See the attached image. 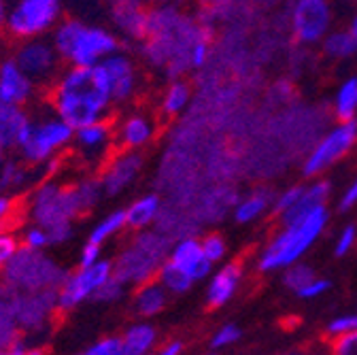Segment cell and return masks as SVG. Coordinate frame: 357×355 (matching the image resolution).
<instances>
[{
    "label": "cell",
    "mask_w": 357,
    "mask_h": 355,
    "mask_svg": "<svg viewBox=\"0 0 357 355\" xmlns=\"http://www.w3.org/2000/svg\"><path fill=\"white\" fill-rule=\"evenodd\" d=\"M170 266H174L176 271H181L183 275H188L194 283H200L204 279L211 277V273L215 271V266L204 257L202 253V245H200V236L188 234L176 239L170 247L168 259Z\"/></svg>",
    "instance_id": "obj_19"
},
{
    "label": "cell",
    "mask_w": 357,
    "mask_h": 355,
    "mask_svg": "<svg viewBox=\"0 0 357 355\" xmlns=\"http://www.w3.org/2000/svg\"><path fill=\"white\" fill-rule=\"evenodd\" d=\"M204 355H217V353H215V351H211V353H204Z\"/></svg>",
    "instance_id": "obj_58"
},
{
    "label": "cell",
    "mask_w": 357,
    "mask_h": 355,
    "mask_svg": "<svg viewBox=\"0 0 357 355\" xmlns=\"http://www.w3.org/2000/svg\"><path fill=\"white\" fill-rule=\"evenodd\" d=\"M50 38L64 66H98L123 47V40L113 28L73 15H64Z\"/></svg>",
    "instance_id": "obj_3"
},
{
    "label": "cell",
    "mask_w": 357,
    "mask_h": 355,
    "mask_svg": "<svg viewBox=\"0 0 357 355\" xmlns=\"http://www.w3.org/2000/svg\"><path fill=\"white\" fill-rule=\"evenodd\" d=\"M170 236L158 230L134 232L132 241L113 259V275L130 289L158 279L170 253Z\"/></svg>",
    "instance_id": "obj_6"
},
{
    "label": "cell",
    "mask_w": 357,
    "mask_h": 355,
    "mask_svg": "<svg viewBox=\"0 0 357 355\" xmlns=\"http://www.w3.org/2000/svg\"><path fill=\"white\" fill-rule=\"evenodd\" d=\"M11 56L15 62L24 68V73L45 92L56 81V77L62 73L64 62L54 47L50 36L40 38H28L17 43H7Z\"/></svg>",
    "instance_id": "obj_11"
},
{
    "label": "cell",
    "mask_w": 357,
    "mask_h": 355,
    "mask_svg": "<svg viewBox=\"0 0 357 355\" xmlns=\"http://www.w3.org/2000/svg\"><path fill=\"white\" fill-rule=\"evenodd\" d=\"M190 100H192V85L181 77L170 79L162 90L158 111L164 119H172V117H178L188 109Z\"/></svg>",
    "instance_id": "obj_29"
},
{
    "label": "cell",
    "mask_w": 357,
    "mask_h": 355,
    "mask_svg": "<svg viewBox=\"0 0 357 355\" xmlns=\"http://www.w3.org/2000/svg\"><path fill=\"white\" fill-rule=\"evenodd\" d=\"M73 137L75 128L43 100L32 109L30 121L13 153L40 172L50 162L68 156Z\"/></svg>",
    "instance_id": "obj_4"
},
{
    "label": "cell",
    "mask_w": 357,
    "mask_h": 355,
    "mask_svg": "<svg viewBox=\"0 0 357 355\" xmlns=\"http://www.w3.org/2000/svg\"><path fill=\"white\" fill-rule=\"evenodd\" d=\"M208 52H211V47H208V40L206 38H196L194 43H192V47H190V54H188V64L192 66V68H200V66H204L206 64V60H208Z\"/></svg>",
    "instance_id": "obj_48"
},
{
    "label": "cell",
    "mask_w": 357,
    "mask_h": 355,
    "mask_svg": "<svg viewBox=\"0 0 357 355\" xmlns=\"http://www.w3.org/2000/svg\"><path fill=\"white\" fill-rule=\"evenodd\" d=\"M357 245V226L355 224H347L340 228L336 241H334V255L336 257H344L349 255Z\"/></svg>",
    "instance_id": "obj_45"
},
{
    "label": "cell",
    "mask_w": 357,
    "mask_h": 355,
    "mask_svg": "<svg viewBox=\"0 0 357 355\" xmlns=\"http://www.w3.org/2000/svg\"><path fill=\"white\" fill-rule=\"evenodd\" d=\"M321 50L332 60H349L357 56V36L347 30H330L321 40Z\"/></svg>",
    "instance_id": "obj_32"
},
{
    "label": "cell",
    "mask_w": 357,
    "mask_h": 355,
    "mask_svg": "<svg viewBox=\"0 0 357 355\" xmlns=\"http://www.w3.org/2000/svg\"><path fill=\"white\" fill-rule=\"evenodd\" d=\"M200 245H202L204 257L213 266H219V264L226 262V257H228V241H226V236H223V234L208 232V234L200 236Z\"/></svg>",
    "instance_id": "obj_38"
},
{
    "label": "cell",
    "mask_w": 357,
    "mask_h": 355,
    "mask_svg": "<svg viewBox=\"0 0 357 355\" xmlns=\"http://www.w3.org/2000/svg\"><path fill=\"white\" fill-rule=\"evenodd\" d=\"M45 105L54 109L75 130L87 123L113 119L115 105L102 64L64 66L45 90Z\"/></svg>",
    "instance_id": "obj_1"
},
{
    "label": "cell",
    "mask_w": 357,
    "mask_h": 355,
    "mask_svg": "<svg viewBox=\"0 0 357 355\" xmlns=\"http://www.w3.org/2000/svg\"><path fill=\"white\" fill-rule=\"evenodd\" d=\"M113 126H115L117 149H132V151H145L158 139L160 132L158 115L141 107L113 115Z\"/></svg>",
    "instance_id": "obj_17"
},
{
    "label": "cell",
    "mask_w": 357,
    "mask_h": 355,
    "mask_svg": "<svg viewBox=\"0 0 357 355\" xmlns=\"http://www.w3.org/2000/svg\"><path fill=\"white\" fill-rule=\"evenodd\" d=\"M38 181L40 172L15 153H9L3 168H0V192L3 194L24 198Z\"/></svg>",
    "instance_id": "obj_22"
},
{
    "label": "cell",
    "mask_w": 357,
    "mask_h": 355,
    "mask_svg": "<svg viewBox=\"0 0 357 355\" xmlns=\"http://www.w3.org/2000/svg\"><path fill=\"white\" fill-rule=\"evenodd\" d=\"M32 109H24L0 98V147L13 153L30 121Z\"/></svg>",
    "instance_id": "obj_24"
},
{
    "label": "cell",
    "mask_w": 357,
    "mask_h": 355,
    "mask_svg": "<svg viewBox=\"0 0 357 355\" xmlns=\"http://www.w3.org/2000/svg\"><path fill=\"white\" fill-rule=\"evenodd\" d=\"M273 202H275V192H271L268 188H255L253 192L241 196L234 202L232 217L238 226L257 224L268 213H273Z\"/></svg>",
    "instance_id": "obj_25"
},
{
    "label": "cell",
    "mask_w": 357,
    "mask_h": 355,
    "mask_svg": "<svg viewBox=\"0 0 357 355\" xmlns=\"http://www.w3.org/2000/svg\"><path fill=\"white\" fill-rule=\"evenodd\" d=\"M328 224H330V206L321 204L306 213L304 217L291 221V224L279 226V230L268 239V243L257 253L255 259L257 271L264 275L281 273L287 266L302 262V257L324 236Z\"/></svg>",
    "instance_id": "obj_2"
},
{
    "label": "cell",
    "mask_w": 357,
    "mask_h": 355,
    "mask_svg": "<svg viewBox=\"0 0 357 355\" xmlns=\"http://www.w3.org/2000/svg\"><path fill=\"white\" fill-rule=\"evenodd\" d=\"M0 98L24 109H34L45 98V92L15 62L9 45L5 52H0Z\"/></svg>",
    "instance_id": "obj_18"
},
{
    "label": "cell",
    "mask_w": 357,
    "mask_h": 355,
    "mask_svg": "<svg viewBox=\"0 0 357 355\" xmlns=\"http://www.w3.org/2000/svg\"><path fill=\"white\" fill-rule=\"evenodd\" d=\"M17 324L13 317V292L0 281V349L17 338Z\"/></svg>",
    "instance_id": "obj_34"
},
{
    "label": "cell",
    "mask_w": 357,
    "mask_h": 355,
    "mask_svg": "<svg viewBox=\"0 0 357 355\" xmlns=\"http://www.w3.org/2000/svg\"><path fill=\"white\" fill-rule=\"evenodd\" d=\"M81 355H123L121 349V336L111 334V336H102L100 340L89 345Z\"/></svg>",
    "instance_id": "obj_44"
},
{
    "label": "cell",
    "mask_w": 357,
    "mask_h": 355,
    "mask_svg": "<svg viewBox=\"0 0 357 355\" xmlns=\"http://www.w3.org/2000/svg\"><path fill=\"white\" fill-rule=\"evenodd\" d=\"M70 181H73V188L77 192V198L81 202L85 217L89 213H94L102 204V200L107 198L98 172H77V176H73Z\"/></svg>",
    "instance_id": "obj_30"
},
{
    "label": "cell",
    "mask_w": 357,
    "mask_h": 355,
    "mask_svg": "<svg viewBox=\"0 0 357 355\" xmlns=\"http://www.w3.org/2000/svg\"><path fill=\"white\" fill-rule=\"evenodd\" d=\"M9 5H11V0H0V38H3V32H5L7 15H9Z\"/></svg>",
    "instance_id": "obj_53"
},
{
    "label": "cell",
    "mask_w": 357,
    "mask_h": 355,
    "mask_svg": "<svg viewBox=\"0 0 357 355\" xmlns=\"http://www.w3.org/2000/svg\"><path fill=\"white\" fill-rule=\"evenodd\" d=\"M3 353H5V349H0V355H3Z\"/></svg>",
    "instance_id": "obj_60"
},
{
    "label": "cell",
    "mask_w": 357,
    "mask_h": 355,
    "mask_svg": "<svg viewBox=\"0 0 357 355\" xmlns=\"http://www.w3.org/2000/svg\"><path fill=\"white\" fill-rule=\"evenodd\" d=\"M119 336L123 355H151L158 349L160 340V332L153 324H149V319L128 326Z\"/></svg>",
    "instance_id": "obj_28"
},
{
    "label": "cell",
    "mask_w": 357,
    "mask_h": 355,
    "mask_svg": "<svg viewBox=\"0 0 357 355\" xmlns=\"http://www.w3.org/2000/svg\"><path fill=\"white\" fill-rule=\"evenodd\" d=\"M64 17V0H11L5 43L50 36Z\"/></svg>",
    "instance_id": "obj_8"
},
{
    "label": "cell",
    "mask_w": 357,
    "mask_h": 355,
    "mask_svg": "<svg viewBox=\"0 0 357 355\" xmlns=\"http://www.w3.org/2000/svg\"><path fill=\"white\" fill-rule=\"evenodd\" d=\"M183 340H168L162 347H158L151 355H183Z\"/></svg>",
    "instance_id": "obj_52"
},
{
    "label": "cell",
    "mask_w": 357,
    "mask_h": 355,
    "mask_svg": "<svg viewBox=\"0 0 357 355\" xmlns=\"http://www.w3.org/2000/svg\"><path fill=\"white\" fill-rule=\"evenodd\" d=\"M162 198L158 194H143L139 198H134L126 209V226L130 232H143V230H151L162 215Z\"/></svg>",
    "instance_id": "obj_26"
},
{
    "label": "cell",
    "mask_w": 357,
    "mask_h": 355,
    "mask_svg": "<svg viewBox=\"0 0 357 355\" xmlns=\"http://www.w3.org/2000/svg\"><path fill=\"white\" fill-rule=\"evenodd\" d=\"M113 277V259H98L92 266H77L75 271H68L62 285L56 289L58 313L66 315L70 310L79 308L83 302L94 300L96 292Z\"/></svg>",
    "instance_id": "obj_12"
},
{
    "label": "cell",
    "mask_w": 357,
    "mask_h": 355,
    "mask_svg": "<svg viewBox=\"0 0 357 355\" xmlns=\"http://www.w3.org/2000/svg\"><path fill=\"white\" fill-rule=\"evenodd\" d=\"M168 300H170L168 289L158 279H153V281H149L145 285L134 287V294H132V310L141 319H153V317H158L162 310L168 306Z\"/></svg>",
    "instance_id": "obj_27"
},
{
    "label": "cell",
    "mask_w": 357,
    "mask_h": 355,
    "mask_svg": "<svg viewBox=\"0 0 357 355\" xmlns=\"http://www.w3.org/2000/svg\"><path fill=\"white\" fill-rule=\"evenodd\" d=\"M353 332H357V313H342V315L332 317L326 324V336L330 340L353 334Z\"/></svg>",
    "instance_id": "obj_42"
},
{
    "label": "cell",
    "mask_w": 357,
    "mask_h": 355,
    "mask_svg": "<svg viewBox=\"0 0 357 355\" xmlns=\"http://www.w3.org/2000/svg\"><path fill=\"white\" fill-rule=\"evenodd\" d=\"M332 24L334 9L330 0H296L291 7V32L302 45H321Z\"/></svg>",
    "instance_id": "obj_15"
},
{
    "label": "cell",
    "mask_w": 357,
    "mask_h": 355,
    "mask_svg": "<svg viewBox=\"0 0 357 355\" xmlns=\"http://www.w3.org/2000/svg\"><path fill=\"white\" fill-rule=\"evenodd\" d=\"M109 3H115V0H109Z\"/></svg>",
    "instance_id": "obj_61"
},
{
    "label": "cell",
    "mask_w": 357,
    "mask_h": 355,
    "mask_svg": "<svg viewBox=\"0 0 357 355\" xmlns=\"http://www.w3.org/2000/svg\"><path fill=\"white\" fill-rule=\"evenodd\" d=\"M277 355H306L304 351H283V353H277Z\"/></svg>",
    "instance_id": "obj_57"
},
{
    "label": "cell",
    "mask_w": 357,
    "mask_h": 355,
    "mask_svg": "<svg viewBox=\"0 0 357 355\" xmlns=\"http://www.w3.org/2000/svg\"><path fill=\"white\" fill-rule=\"evenodd\" d=\"M357 145V119L338 121L334 128H330L326 135L315 143L304 162H302V174L304 179H319L334 164H338L347 153Z\"/></svg>",
    "instance_id": "obj_10"
},
{
    "label": "cell",
    "mask_w": 357,
    "mask_h": 355,
    "mask_svg": "<svg viewBox=\"0 0 357 355\" xmlns=\"http://www.w3.org/2000/svg\"><path fill=\"white\" fill-rule=\"evenodd\" d=\"M145 164H147L145 151L115 149L113 156L98 170V176H100V183H102L107 198H117V196L126 194L134 183L141 179Z\"/></svg>",
    "instance_id": "obj_16"
},
{
    "label": "cell",
    "mask_w": 357,
    "mask_h": 355,
    "mask_svg": "<svg viewBox=\"0 0 357 355\" xmlns=\"http://www.w3.org/2000/svg\"><path fill=\"white\" fill-rule=\"evenodd\" d=\"M58 315L56 292H13V317L20 332H47Z\"/></svg>",
    "instance_id": "obj_13"
},
{
    "label": "cell",
    "mask_w": 357,
    "mask_h": 355,
    "mask_svg": "<svg viewBox=\"0 0 357 355\" xmlns=\"http://www.w3.org/2000/svg\"><path fill=\"white\" fill-rule=\"evenodd\" d=\"M349 30L357 36V11L353 13V17H351V24H349Z\"/></svg>",
    "instance_id": "obj_54"
},
{
    "label": "cell",
    "mask_w": 357,
    "mask_h": 355,
    "mask_svg": "<svg viewBox=\"0 0 357 355\" xmlns=\"http://www.w3.org/2000/svg\"><path fill=\"white\" fill-rule=\"evenodd\" d=\"M347 3H357V0H347Z\"/></svg>",
    "instance_id": "obj_59"
},
{
    "label": "cell",
    "mask_w": 357,
    "mask_h": 355,
    "mask_svg": "<svg viewBox=\"0 0 357 355\" xmlns=\"http://www.w3.org/2000/svg\"><path fill=\"white\" fill-rule=\"evenodd\" d=\"M126 230H128V226H126V213H123V209H113V211H109V213H105L102 217L96 219V224L89 228V232H87V241L102 247L109 241L121 236Z\"/></svg>",
    "instance_id": "obj_31"
},
{
    "label": "cell",
    "mask_w": 357,
    "mask_h": 355,
    "mask_svg": "<svg viewBox=\"0 0 357 355\" xmlns=\"http://www.w3.org/2000/svg\"><path fill=\"white\" fill-rule=\"evenodd\" d=\"M332 289V281L328 277H315L310 283H306L296 296L302 298V300H315V298H321L324 294H328Z\"/></svg>",
    "instance_id": "obj_46"
},
{
    "label": "cell",
    "mask_w": 357,
    "mask_h": 355,
    "mask_svg": "<svg viewBox=\"0 0 357 355\" xmlns=\"http://www.w3.org/2000/svg\"><path fill=\"white\" fill-rule=\"evenodd\" d=\"M22 249L20 228H0V273L13 259V255Z\"/></svg>",
    "instance_id": "obj_40"
},
{
    "label": "cell",
    "mask_w": 357,
    "mask_h": 355,
    "mask_svg": "<svg viewBox=\"0 0 357 355\" xmlns=\"http://www.w3.org/2000/svg\"><path fill=\"white\" fill-rule=\"evenodd\" d=\"M328 355H357V332L332 338L328 347Z\"/></svg>",
    "instance_id": "obj_47"
},
{
    "label": "cell",
    "mask_w": 357,
    "mask_h": 355,
    "mask_svg": "<svg viewBox=\"0 0 357 355\" xmlns=\"http://www.w3.org/2000/svg\"><path fill=\"white\" fill-rule=\"evenodd\" d=\"M115 3H130V5H145L147 0H115Z\"/></svg>",
    "instance_id": "obj_55"
},
{
    "label": "cell",
    "mask_w": 357,
    "mask_h": 355,
    "mask_svg": "<svg viewBox=\"0 0 357 355\" xmlns=\"http://www.w3.org/2000/svg\"><path fill=\"white\" fill-rule=\"evenodd\" d=\"M66 275V266L47 251L22 247L0 273V281L11 292H56Z\"/></svg>",
    "instance_id": "obj_7"
},
{
    "label": "cell",
    "mask_w": 357,
    "mask_h": 355,
    "mask_svg": "<svg viewBox=\"0 0 357 355\" xmlns=\"http://www.w3.org/2000/svg\"><path fill=\"white\" fill-rule=\"evenodd\" d=\"M357 206V176L344 188V192L340 194V200H338V211L340 213H349L351 209Z\"/></svg>",
    "instance_id": "obj_51"
},
{
    "label": "cell",
    "mask_w": 357,
    "mask_h": 355,
    "mask_svg": "<svg viewBox=\"0 0 357 355\" xmlns=\"http://www.w3.org/2000/svg\"><path fill=\"white\" fill-rule=\"evenodd\" d=\"M111 24L123 43H141L149 30V9L145 5L113 3Z\"/></svg>",
    "instance_id": "obj_21"
},
{
    "label": "cell",
    "mask_w": 357,
    "mask_h": 355,
    "mask_svg": "<svg viewBox=\"0 0 357 355\" xmlns=\"http://www.w3.org/2000/svg\"><path fill=\"white\" fill-rule=\"evenodd\" d=\"M158 281L168 289L170 296H183V294H188L196 285L188 275H183L181 271H176L174 266H170L168 262H164V266L160 269Z\"/></svg>",
    "instance_id": "obj_36"
},
{
    "label": "cell",
    "mask_w": 357,
    "mask_h": 355,
    "mask_svg": "<svg viewBox=\"0 0 357 355\" xmlns=\"http://www.w3.org/2000/svg\"><path fill=\"white\" fill-rule=\"evenodd\" d=\"M20 239H22V247L34 249V251H45L47 247H52L50 232L43 226L30 224V221H26V224L20 228Z\"/></svg>",
    "instance_id": "obj_39"
},
{
    "label": "cell",
    "mask_w": 357,
    "mask_h": 355,
    "mask_svg": "<svg viewBox=\"0 0 357 355\" xmlns=\"http://www.w3.org/2000/svg\"><path fill=\"white\" fill-rule=\"evenodd\" d=\"M102 68L109 79L115 109H123L130 107L132 103H137L143 90V75L137 58L121 47L119 52H115L102 62Z\"/></svg>",
    "instance_id": "obj_14"
},
{
    "label": "cell",
    "mask_w": 357,
    "mask_h": 355,
    "mask_svg": "<svg viewBox=\"0 0 357 355\" xmlns=\"http://www.w3.org/2000/svg\"><path fill=\"white\" fill-rule=\"evenodd\" d=\"M330 196H332V183L328 179H324V176H319V179H308L304 183V190H302V196L298 198V202L291 209H287L283 215L277 217L279 226L291 224V221L304 217L312 209H317L321 204H328Z\"/></svg>",
    "instance_id": "obj_23"
},
{
    "label": "cell",
    "mask_w": 357,
    "mask_h": 355,
    "mask_svg": "<svg viewBox=\"0 0 357 355\" xmlns=\"http://www.w3.org/2000/svg\"><path fill=\"white\" fill-rule=\"evenodd\" d=\"M7 158H9V151H5L3 147H0V168H3V164H5Z\"/></svg>",
    "instance_id": "obj_56"
},
{
    "label": "cell",
    "mask_w": 357,
    "mask_h": 355,
    "mask_svg": "<svg viewBox=\"0 0 357 355\" xmlns=\"http://www.w3.org/2000/svg\"><path fill=\"white\" fill-rule=\"evenodd\" d=\"M128 294V287L113 275L94 296L96 302H102V304H115V302H121Z\"/></svg>",
    "instance_id": "obj_43"
},
{
    "label": "cell",
    "mask_w": 357,
    "mask_h": 355,
    "mask_svg": "<svg viewBox=\"0 0 357 355\" xmlns=\"http://www.w3.org/2000/svg\"><path fill=\"white\" fill-rule=\"evenodd\" d=\"M3 355H47V351H45L43 347H38V345L26 342L24 338H15L11 345L5 347Z\"/></svg>",
    "instance_id": "obj_49"
},
{
    "label": "cell",
    "mask_w": 357,
    "mask_h": 355,
    "mask_svg": "<svg viewBox=\"0 0 357 355\" xmlns=\"http://www.w3.org/2000/svg\"><path fill=\"white\" fill-rule=\"evenodd\" d=\"M241 338H243V330L236 324H223L213 332L208 345L213 351H221V349H228V347L236 345Z\"/></svg>",
    "instance_id": "obj_41"
},
{
    "label": "cell",
    "mask_w": 357,
    "mask_h": 355,
    "mask_svg": "<svg viewBox=\"0 0 357 355\" xmlns=\"http://www.w3.org/2000/svg\"><path fill=\"white\" fill-rule=\"evenodd\" d=\"M24 221V198L0 192V228H15Z\"/></svg>",
    "instance_id": "obj_37"
},
{
    "label": "cell",
    "mask_w": 357,
    "mask_h": 355,
    "mask_svg": "<svg viewBox=\"0 0 357 355\" xmlns=\"http://www.w3.org/2000/svg\"><path fill=\"white\" fill-rule=\"evenodd\" d=\"M334 115L338 121H349L357 117V75L340 81L334 94Z\"/></svg>",
    "instance_id": "obj_33"
},
{
    "label": "cell",
    "mask_w": 357,
    "mask_h": 355,
    "mask_svg": "<svg viewBox=\"0 0 357 355\" xmlns=\"http://www.w3.org/2000/svg\"><path fill=\"white\" fill-rule=\"evenodd\" d=\"M315 277H317L315 269H312V266L306 264V262H296V264L287 266L285 271H281V283L291 294H298L306 283H310Z\"/></svg>",
    "instance_id": "obj_35"
},
{
    "label": "cell",
    "mask_w": 357,
    "mask_h": 355,
    "mask_svg": "<svg viewBox=\"0 0 357 355\" xmlns=\"http://www.w3.org/2000/svg\"><path fill=\"white\" fill-rule=\"evenodd\" d=\"M243 277H245V266L241 262L219 264V269H215L211 273L208 283H206V292H204L206 306L221 308V306L230 304L243 285Z\"/></svg>",
    "instance_id": "obj_20"
},
{
    "label": "cell",
    "mask_w": 357,
    "mask_h": 355,
    "mask_svg": "<svg viewBox=\"0 0 357 355\" xmlns=\"http://www.w3.org/2000/svg\"><path fill=\"white\" fill-rule=\"evenodd\" d=\"M98 259H102V247L100 245H96V243H89V241H85L83 243V247H81V251H79V266H92V264H96Z\"/></svg>",
    "instance_id": "obj_50"
},
{
    "label": "cell",
    "mask_w": 357,
    "mask_h": 355,
    "mask_svg": "<svg viewBox=\"0 0 357 355\" xmlns=\"http://www.w3.org/2000/svg\"><path fill=\"white\" fill-rule=\"evenodd\" d=\"M117 149L113 119L87 123L75 130L68 164L77 172H98Z\"/></svg>",
    "instance_id": "obj_9"
},
{
    "label": "cell",
    "mask_w": 357,
    "mask_h": 355,
    "mask_svg": "<svg viewBox=\"0 0 357 355\" xmlns=\"http://www.w3.org/2000/svg\"><path fill=\"white\" fill-rule=\"evenodd\" d=\"M85 217L70 179L43 176L24 196V221L54 230L62 226H77Z\"/></svg>",
    "instance_id": "obj_5"
}]
</instances>
